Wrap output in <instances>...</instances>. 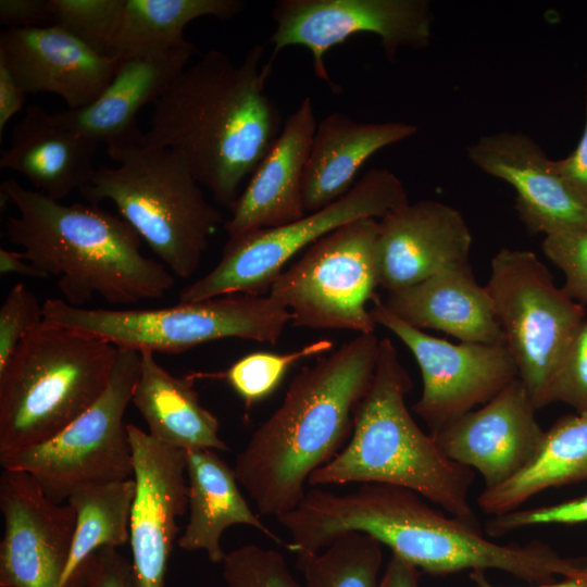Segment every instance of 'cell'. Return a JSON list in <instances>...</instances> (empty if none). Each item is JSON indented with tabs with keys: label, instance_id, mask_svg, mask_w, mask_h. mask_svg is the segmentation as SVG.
I'll list each match as a JSON object with an SVG mask.
<instances>
[{
	"label": "cell",
	"instance_id": "obj_1",
	"mask_svg": "<svg viewBox=\"0 0 587 587\" xmlns=\"http://www.w3.org/2000/svg\"><path fill=\"white\" fill-rule=\"evenodd\" d=\"M276 520L290 537L288 549L297 554L320 552L337 536L359 532L432 576L499 570L539 585L587 571L586 557H563L539 540L498 544L478 521L445 514L419 494L386 484H361L345 494L313 487Z\"/></svg>",
	"mask_w": 587,
	"mask_h": 587
},
{
	"label": "cell",
	"instance_id": "obj_2",
	"mask_svg": "<svg viewBox=\"0 0 587 587\" xmlns=\"http://www.w3.org/2000/svg\"><path fill=\"white\" fill-rule=\"evenodd\" d=\"M254 45L240 63L210 49L187 65L152 103L139 142L180 154L197 182L230 208L279 136L284 121L267 95L273 64Z\"/></svg>",
	"mask_w": 587,
	"mask_h": 587
},
{
	"label": "cell",
	"instance_id": "obj_3",
	"mask_svg": "<svg viewBox=\"0 0 587 587\" xmlns=\"http://www.w3.org/2000/svg\"><path fill=\"white\" fill-rule=\"evenodd\" d=\"M379 340L375 333L360 334L303 366L238 452L234 472L260 514L294 510L310 475L346 446L375 374Z\"/></svg>",
	"mask_w": 587,
	"mask_h": 587
},
{
	"label": "cell",
	"instance_id": "obj_4",
	"mask_svg": "<svg viewBox=\"0 0 587 587\" xmlns=\"http://www.w3.org/2000/svg\"><path fill=\"white\" fill-rule=\"evenodd\" d=\"M1 196L17 210L5 236L42 276L52 277L63 300L82 308L95 297L110 304H133L164 297L174 276L145 257L141 238L122 217L97 204H64L14 179Z\"/></svg>",
	"mask_w": 587,
	"mask_h": 587
},
{
	"label": "cell",
	"instance_id": "obj_5",
	"mask_svg": "<svg viewBox=\"0 0 587 587\" xmlns=\"http://www.w3.org/2000/svg\"><path fill=\"white\" fill-rule=\"evenodd\" d=\"M412 386L392 341L382 338L375 374L355 409L348 442L310 475L308 484L403 487L448 514L478 521L469 501L474 471L447 457L416 424L405 404Z\"/></svg>",
	"mask_w": 587,
	"mask_h": 587
},
{
	"label": "cell",
	"instance_id": "obj_6",
	"mask_svg": "<svg viewBox=\"0 0 587 587\" xmlns=\"http://www.w3.org/2000/svg\"><path fill=\"white\" fill-rule=\"evenodd\" d=\"M117 347L42 322L0 371V454L43 442L105 390Z\"/></svg>",
	"mask_w": 587,
	"mask_h": 587
},
{
	"label": "cell",
	"instance_id": "obj_7",
	"mask_svg": "<svg viewBox=\"0 0 587 587\" xmlns=\"http://www.w3.org/2000/svg\"><path fill=\"white\" fill-rule=\"evenodd\" d=\"M107 152L116 165L96 168L79 192L91 204L111 201L174 275L190 277L225 222L220 210L177 152L139 141Z\"/></svg>",
	"mask_w": 587,
	"mask_h": 587
},
{
	"label": "cell",
	"instance_id": "obj_8",
	"mask_svg": "<svg viewBox=\"0 0 587 587\" xmlns=\"http://www.w3.org/2000/svg\"><path fill=\"white\" fill-rule=\"evenodd\" d=\"M43 321L121 348L177 354L225 338L275 345L290 312L266 296L236 294L157 309H86L63 299L42 303Z\"/></svg>",
	"mask_w": 587,
	"mask_h": 587
},
{
	"label": "cell",
	"instance_id": "obj_9",
	"mask_svg": "<svg viewBox=\"0 0 587 587\" xmlns=\"http://www.w3.org/2000/svg\"><path fill=\"white\" fill-rule=\"evenodd\" d=\"M408 203L398 176L372 168L345 196L317 211L285 225L228 237L217 264L183 288L178 303L236 294L266 296L291 259L325 235L357 220H379Z\"/></svg>",
	"mask_w": 587,
	"mask_h": 587
},
{
	"label": "cell",
	"instance_id": "obj_10",
	"mask_svg": "<svg viewBox=\"0 0 587 587\" xmlns=\"http://www.w3.org/2000/svg\"><path fill=\"white\" fill-rule=\"evenodd\" d=\"M504 346L537 410L550 404L553 377L585 323L584 307L562 287L530 250L501 248L485 285Z\"/></svg>",
	"mask_w": 587,
	"mask_h": 587
},
{
	"label": "cell",
	"instance_id": "obj_11",
	"mask_svg": "<svg viewBox=\"0 0 587 587\" xmlns=\"http://www.w3.org/2000/svg\"><path fill=\"white\" fill-rule=\"evenodd\" d=\"M139 366V351L117 347L109 384L97 401L50 439L0 454L2 469L28 473L59 503L77 486L133 478L124 414Z\"/></svg>",
	"mask_w": 587,
	"mask_h": 587
},
{
	"label": "cell",
	"instance_id": "obj_12",
	"mask_svg": "<svg viewBox=\"0 0 587 587\" xmlns=\"http://www.w3.org/2000/svg\"><path fill=\"white\" fill-rule=\"evenodd\" d=\"M377 218L338 227L310 246L273 282L268 296L291 314L295 326L375 333L366 304L379 286Z\"/></svg>",
	"mask_w": 587,
	"mask_h": 587
},
{
	"label": "cell",
	"instance_id": "obj_13",
	"mask_svg": "<svg viewBox=\"0 0 587 587\" xmlns=\"http://www.w3.org/2000/svg\"><path fill=\"white\" fill-rule=\"evenodd\" d=\"M275 27L268 41L273 64L289 46H301L312 55L315 76L333 92L324 57L335 46L358 34H374L386 57L394 61L400 47L424 49L429 45L434 14L426 0H278L272 9Z\"/></svg>",
	"mask_w": 587,
	"mask_h": 587
},
{
	"label": "cell",
	"instance_id": "obj_14",
	"mask_svg": "<svg viewBox=\"0 0 587 587\" xmlns=\"http://www.w3.org/2000/svg\"><path fill=\"white\" fill-rule=\"evenodd\" d=\"M371 314L411 351L422 375V394L413 411L429 434L483 405L517 378L504 345L459 344L434 337L400 320L378 298Z\"/></svg>",
	"mask_w": 587,
	"mask_h": 587
},
{
	"label": "cell",
	"instance_id": "obj_15",
	"mask_svg": "<svg viewBox=\"0 0 587 587\" xmlns=\"http://www.w3.org/2000/svg\"><path fill=\"white\" fill-rule=\"evenodd\" d=\"M0 510V587H60L75 532L72 507L50 499L28 473L3 470Z\"/></svg>",
	"mask_w": 587,
	"mask_h": 587
},
{
	"label": "cell",
	"instance_id": "obj_16",
	"mask_svg": "<svg viewBox=\"0 0 587 587\" xmlns=\"http://www.w3.org/2000/svg\"><path fill=\"white\" fill-rule=\"evenodd\" d=\"M133 451L135 495L129 542L138 587H164L165 574L179 528L177 517L188 507L186 451L155 440L127 424Z\"/></svg>",
	"mask_w": 587,
	"mask_h": 587
},
{
	"label": "cell",
	"instance_id": "obj_17",
	"mask_svg": "<svg viewBox=\"0 0 587 587\" xmlns=\"http://www.w3.org/2000/svg\"><path fill=\"white\" fill-rule=\"evenodd\" d=\"M536 411L516 378L477 410L430 435L447 457L477 471L489 489L515 476L536 454L545 433Z\"/></svg>",
	"mask_w": 587,
	"mask_h": 587
},
{
	"label": "cell",
	"instance_id": "obj_18",
	"mask_svg": "<svg viewBox=\"0 0 587 587\" xmlns=\"http://www.w3.org/2000/svg\"><path fill=\"white\" fill-rule=\"evenodd\" d=\"M466 153L483 172L514 187L515 209L528 233L548 236L587 228V207L529 136L510 132L485 135Z\"/></svg>",
	"mask_w": 587,
	"mask_h": 587
},
{
	"label": "cell",
	"instance_id": "obj_19",
	"mask_svg": "<svg viewBox=\"0 0 587 587\" xmlns=\"http://www.w3.org/2000/svg\"><path fill=\"white\" fill-rule=\"evenodd\" d=\"M471 230L455 208L435 200L408 203L378 220L379 286L388 292L469 262Z\"/></svg>",
	"mask_w": 587,
	"mask_h": 587
},
{
	"label": "cell",
	"instance_id": "obj_20",
	"mask_svg": "<svg viewBox=\"0 0 587 587\" xmlns=\"http://www.w3.org/2000/svg\"><path fill=\"white\" fill-rule=\"evenodd\" d=\"M118 61L55 25L8 28L0 35V62L22 89L58 95L67 110L93 102L113 78Z\"/></svg>",
	"mask_w": 587,
	"mask_h": 587
},
{
	"label": "cell",
	"instance_id": "obj_21",
	"mask_svg": "<svg viewBox=\"0 0 587 587\" xmlns=\"http://www.w3.org/2000/svg\"><path fill=\"white\" fill-rule=\"evenodd\" d=\"M316 125L312 99L305 97L230 205L223 224L228 237L285 225L308 213L302 178Z\"/></svg>",
	"mask_w": 587,
	"mask_h": 587
},
{
	"label": "cell",
	"instance_id": "obj_22",
	"mask_svg": "<svg viewBox=\"0 0 587 587\" xmlns=\"http://www.w3.org/2000/svg\"><path fill=\"white\" fill-rule=\"evenodd\" d=\"M196 47L149 52L118 59L115 74L101 95L90 104L51 113L60 126L107 148L140 140L136 124L140 109L153 103L187 66Z\"/></svg>",
	"mask_w": 587,
	"mask_h": 587
},
{
	"label": "cell",
	"instance_id": "obj_23",
	"mask_svg": "<svg viewBox=\"0 0 587 587\" xmlns=\"http://www.w3.org/2000/svg\"><path fill=\"white\" fill-rule=\"evenodd\" d=\"M383 303L417 329L444 332L463 342L504 345L490 295L476 282L470 262L390 291Z\"/></svg>",
	"mask_w": 587,
	"mask_h": 587
},
{
	"label": "cell",
	"instance_id": "obj_24",
	"mask_svg": "<svg viewBox=\"0 0 587 587\" xmlns=\"http://www.w3.org/2000/svg\"><path fill=\"white\" fill-rule=\"evenodd\" d=\"M414 124L357 122L334 112L320 122L302 178L305 211H317L345 196L365 162L380 149L414 136Z\"/></svg>",
	"mask_w": 587,
	"mask_h": 587
},
{
	"label": "cell",
	"instance_id": "obj_25",
	"mask_svg": "<svg viewBox=\"0 0 587 587\" xmlns=\"http://www.w3.org/2000/svg\"><path fill=\"white\" fill-rule=\"evenodd\" d=\"M98 145L55 123L40 105H30L15 124L0 167L25 176L35 190L61 201L88 184Z\"/></svg>",
	"mask_w": 587,
	"mask_h": 587
},
{
	"label": "cell",
	"instance_id": "obj_26",
	"mask_svg": "<svg viewBox=\"0 0 587 587\" xmlns=\"http://www.w3.org/2000/svg\"><path fill=\"white\" fill-rule=\"evenodd\" d=\"M188 523L177 539L186 551H204L212 563H222L226 552L221 545L224 532L233 525H247L287 548L288 542L272 532L251 510L238 488L234 469L217 451H186Z\"/></svg>",
	"mask_w": 587,
	"mask_h": 587
},
{
	"label": "cell",
	"instance_id": "obj_27",
	"mask_svg": "<svg viewBox=\"0 0 587 587\" xmlns=\"http://www.w3.org/2000/svg\"><path fill=\"white\" fill-rule=\"evenodd\" d=\"M139 352L132 403L146 421L149 435L173 449L228 451L218 436L217 417L199 401L195 376H174L157 362L153 351Z\"/></svg>",
	"mask_w": 587,
	"mask_h": 587
},
{
	"label": "cell",
	"instance_id": "obj_28",
	"mask_svg": "<svg viewBox=\"0 0 587 587\" xmlns=\"http://www.w3.org/2000/svg\"><path fill=\"white\" fill-rule=\"evenodd\" d=\"M587 480V412L560 416L545 430L529 463L505 483L483 489L479 509L492 516L516 509L550 489Z\"/></svg>",
	"mask_w": 587,
	"mask_h": 587
},
{
	"label": "cell",
	"instance_id": "obj_29",
	"mask_svg": "<svg viewBox=\"0 0 587 587\" xmlns=\"http://www.w3.org/2000/svg\"><path fill=\"white\" fill-rule=\"evenodd\" d=\"M242 0H125L110 57L117 59L185 47V27L200 17L230 20Z\"/></svg>",
	"mask_w": 587,
	"mask_h": 587
},
{
	"label": "cell",
	"instance_id": "obj_30",
	"mask_svg": "<svg viewBox=\"0 0 587 587\" xmlns=\"http://www.w3.org/2000/svg\"><path fill=\"white\" fill-rule=\"evenodd\" d=\"M134 478L77 486L66 502L76 523L70 558L60 587H76L73 574L101 548H118L129 541Z\"/></svg>",
	"mask_w": 587,
	"mask_h": 587
},
{
	"label": "cell",
	"instance_id": "obj_31",
	"mask_svg": "<svg viewBox=\"0 0 587 587\" xmlns=\"http://www.w3.org/2000/svg\"><path fill=\"white\" fill-rule=\"evenodd\" d=\"M383 545L359 532L337 536L325 549L297 554L307 587H378Z\"/></svg>",
	"mask_w": 587,
	"mask_h": 587
},
{
	"label": "cell",
	"instance_id": "obj_32",
	"mask_svg": "<svg viewBox=\"0 0 587 587\" xmlns=\"http://www.w3.org/2000/svg\"><path fill=\"white\" fill-rule=\"evenodd\" d=\"M333 346L332 340L320 339L286 353L252 352L233 363L222 376L250 409L277 388L292 365L329 352Z\"/></svg>",
	"mask_w": 587,
	"mask_h": 587
},
{
	"label": "cell",
	"instance_id": "obj_33",
	"mask_svg": "<svg viewBox=\"0 0 587 587\" xmlns=\"http://www.w3.org/2000/svg\"><path fill=\"white\" fill-rule=\"evenodd\" d=\"M125 0H49L52 25L110 57Z\"/></svg>",
	"mask_w": 587,
	"mask_h": 587
},
{
	"label": "cell",
	"instance_id": "obj_34",
	"mask_svg": "<svg viewBox=\"0 0 587 587\" xmlns=\"http://www.w3.org/2000/svg\"><path fill=\"white\" fill-rule=\"evenodd\" d=\"M221 564L227 587H303L280 552L253 544L226 553Z\"/></svg>",
	"mask_w": 587,
	"mask_h": 587
},
{
	"label": "cell",
	"instance_id": "obj_35",
	"mask_svg": "<svg viewBox=\"0 0 587 587\" xmlns=\"http://www.w3.org/2000/svg\"><path fill=\"white\" fill-rule=\"evenodd\" d=\"M579 523H587V492L552 504L492 515L485 523V534L494 539L528 527Z\"/></svg>",
	"mask_w": 587,
	"mask_h": 587
},
{
	"label": "cell",
	"instance_id": "obj_36",
	"mask_svg": "<svg viewBox=\"0 0 587 587\" xmlns=\"http://www.w3.org/2000/svg\"><path fill=\"white\" fill-rule=\"evenodd\" d=\"M545 255L564 275L562 289L587 305V228L548 235L541 243Z\"/></svg>",
	"mask_w": 587,
	"mask_h": 587
},
{
	"label": "cell",
	"instance_id": "obj_37",
	"mask_svg": "<svg viewBox=\"0 0 587 587\" xmlns=\"http://www.w3.org/2000/svg\"><path fill=\"white\" fill-rule=\"evenodd\" d=\"M43 322L42 304L25 284L17 283L0 308V371L21 340Z\"/></svg>",
	"mask_w": 587,
	"mask_h": 587
},
{
	"label": "cell",
	"instance_id": "obj_38",
	"mask_svg": "<svg viewBox=\"0 0 587 587\" xmlns=\"http://www.w3.org/2000/svg\"><path fill=\"white\" fill-rule=\"evenodd\" d=\"M562 402L587 412V320L564 355L551 384L550 403Z\"/></svg>",
	"mask_w": 587,
	"mask_h": 587
},
{
	"label": "cell",
	"instance_id": "obj_39",
	"mask_svg": "<svg viewBox=\"0 0 587 587\" xmlns=\"http://www.w3.org/2000/svg\"><path fill=\"white\" fill-rule=\"evenodd\" d=\"M76 587H138L132 562L117 548H101L73 574Z\"/></svg>",
	"mask_w": 587,
	"mask_h": 587
},
{
	"label": "cell",
	"instance_id": "obj_40",
	"mask_svg": "<svg viewBox=\"0 0 587 587\" xmlns=\"http://www.w3.org/2000/svg\"><path fill=\"white\" fill-rule=\"evenodd\" d=\"M585 112V127L576 148L566 158L553 160L552 165L555 173L587 207V92Z\"/></svg>",
	"mask_w": 587,
	"mask_h": 587
},
{
	"label": "cell",
	"instance_id": "obj_41",
	"mask_svg": "<svg viewBox=\"0 0 587 587\" xmlns=\"http://www.w3.org/2000/svg\"><path fill=\"white\" fill-rule=\"evenodd\" d=\"M0 23L8 28L50 26L49 0H1Z\"/></svg>",
	"mask_w": 587,
	"mask_h": 587
},
{
	"label": "cell",
	"instance_id": "obj_42",
	"mask_svg": "<svg viewBox=\"0 0 587 587\" xmlns=\"http://www.w3.org/2000/svg\"><path fill=\"white\" fill-rule=\"evenodd\" d=\"M25 95L9 68L0 62V136L9 121L22 110Z\"/></svg>",
	"mask_w": 587,
	"mask_h": 587
},
{
	"label": "cell",
	"instance_id": "obj_43",
	"mask_svg": "<svg viewBox=\"0 0 587 587\" xmlns=\"http://www.w3.org/2000/svg\"><path fill=\"white\" fill-rule=\"evenodd\" d=\"M421 574L417 567L391 553L378 587H420Z\"/></svg>",
	"mask_w": 587,
	"mask_h": 587
},
{
	"label": "cell",
	"instance_id": "obj_44",
	"mask_svg": "<svg viewBox=\"0 0 587 587\" xmlns=\"http://www.w3.org/2000/svg\"><path fill=\"white\" fill-rule=\"evenodd\" d=\"M0 273L18 274L32 278H42L41 274L26 261L20 251H9L3 248L0 249Z\"/></svg>",
	"mask_w": 587,
	"mask_h": 587
},
{
	"label": "cell",
	"instance_id": "obj_45",
	"mask_svg": "<svg viewBox=\"0 0 587 587\" xmlns=\"http://www.w3.org/2000/svg\"><path fill=\"white\" fill-rule=\"evenodd\" d=\"M471 582L475 587H498L492 585L486 577L485 571L476 570L469 574ZM529 587H587V571L580 575L564 577L560 582L532 585Z\"/></svg>",
	"mask_w": 587,
	"mask_h": 587
}]
</instances>
